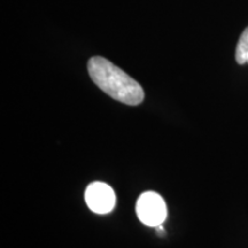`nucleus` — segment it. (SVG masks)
<instances>
[{"instance_id":"obj_1","label":"nucleus","mask_w":248,"mask_h":248,"mask_svg":"<svg viewBox=\"0 0 248 248\" xmlns=\"http://www.w3.org/2000/svg\"><path fill=\"white\" fill-rule=\"evenodd\" d=\"M88 71L94 84L115 100L129 106H137L144 101L145 92L140 84L107 59L91 58Z\"/></svg>"},{"instance_id":"obj_2","label":"nucleus","mask_w":248,"mask_h":248,"mask_svg":"<svg viewBox=\"0 0 248 248\" xmlns=\"http://www.w3.org/2000/svg\"><path fill=\"white\" fill-rule=\"evenodd\" d=\"M137 216L142 224L156 228L167 217V207L163 198L155 192L142 193L136 204Z\"/></svg>"},{"instance_id":"obj_3","label":"nucleus","mask_w":248,"mask_h":248,"mask_svg":"<svg viewBox=\"0 0 248 248\" xmlns=\"http://www.w3.org/2000/svg\"><path fill=\"white\" fill-rule=\"evenodd\" d=\"M86 204L93 213L108 214L114 209L116 203V195L109 185L101 182H94L86 187Z\"/></svg>"},{"instance_id":"obj_4","label":"nucleus","mask_w":248,"mask_h":248,"mask_svg":"<svg viewBox=\"0 0 248 248\" xmlns=\"http://www.w3.org/2000/svg\"><path fill=\"white\" fill-rule=\"evenodd\" d=\"M235 60L239 64L248 63V27L241 33L237 49H235Z\"/></svg>"}]
</instances>
